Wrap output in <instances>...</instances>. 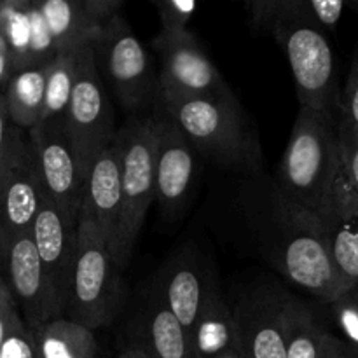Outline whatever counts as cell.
Segmentation results:
<instances>
[{"mask_svg":"<svg viewBox=\"0 0 358 358\" xmlns=\"http://www.w3.org/2000/svg\"><path fill=\"white\" fill-rule=\"evenodd\" d=\"M243 212L259 252L289 282L325 304L343 296L318 213L261 178L243 192Z\"/></svg>","mask_w":358,"mask_h":358,"instance_id":"6da1fadb","label":"cell"},{"mask_svg":"<svg viewBox=\"0 0 358 358\" xmlns=\"http://www.w3.org/2000/svg\"><path fill=\"white\" fill-rule=\"evenodd\" d=\"M245 9L252 24L273 35L285 51L299 107L339 115L334 52L325 31L310 21L306 0H250Z\"/></svg>","mask_w":358,"mask_h":358,"instance_id":"7a4b0ae2","label":"cell"},{"mask_svg":"<svg viewBox=\"0 0 358 358\" xmlns=\"http://www.w3.org/2000/svg\"><path fill=\"white\" fill-rule=\"evenodd\" d=\"M154 112L170 117L194 150L219 166L250 175L261 173V142L233 93L210 96L157 91Z\"/></svg>","mask_w":358,"mask_h":358,"instance_id":"3957f363","label":"cell"},{"mask_svg":"<svg viewBox=\"0 0 358 358\" xmlns=\"http://www.w3.org/2000/svg\"><path fill=\"white\" fill-rule=\"evenodd\" d=\"M338 115L299 107L276 175L282 194L322 213L341 171Z\"/></svg>","mask_w":358,"mask_h":358,"instance_id":"277c9868","label":"cell"},{"mask_svg":"<svg viewBox=\"0 0 358 358\" xmlns=\"http://www.w3.org/2000/svg\"><path fill=\"white\" fill-rule=\"evenodd\" d=\"M121 271L96 226L79 219L63 317L91 331L114 324L124 299Z\"/></svg>","mask_w":358,"mask_h":358,"instance_id":"5b68a950","label":"cell"},{"mask_svg":"<svg viewBox=\"0 0 358 358\" xmlns=\"http://www.w3.org/2000/svg\"><path fill=\"white\" fill-rule=\"evenodd\" d=\"M115 143L121 164L124 213L114 259L124 269L131 259L150 205L156 201V122L152 115L131 117L119 128Z\"/></svg>","mask_w":358,"mask_h":358,"instance_id":"8992f818","label":"cell"},{"mask_svg":"<svg viewBox=\"0 0 358 358\" xmlns=\"http://www.w3.org/2000/svg\"><path fill=\"white\" fill-rule=\"evenodd\" d=\"M91 48L98 69L105 72L122 107L138 112L150 103L154 105L157 79L152 62L122 14L105 24L101 37Z\"/></svg>","mask_w":358,"mask_h":358,"instance_id":"52a82bcc","label":"cell"},{"mask_svg":"<svg viewBox=\"0 0 358 358\" xmlns=\"http://www.w3.org/2000/svg\"><path fill=\"white\" fill-rule=\"evenodd\" d=\"M42 192L69 219L79 222L86 171L77 157L65 115L45 119L28 131Z\"/></svg>","mask_w":358,"mask_h":358,"instance_id":"ba28073f","label":"cell"},{"mask_svg":"<svg viewBox=\"0 0 358 358\" xmlns=\"http://www.w3.org/2000/svg\"><path fill=\"white\" fill-rule=\"evenodd\" d=\"M66 126L84 171L98 152L110 145L117 136L115 114L107 96L100 69L91 45L80 49L76 84L69 108Z\"/></svg>","mask_w":358,"mask_h":358,"instance_id":"9c48e42d","label":"cell"},{"mask_svg":"<svg viewBox=\"0 0 358 358\" xmlns=\"http://www.w3.org/2000/svg\"><path fill=\"white\" fill-rule=\"evenodd\" d=\"M0 262L3 282L28 329L34 331L62 317V308L38 257L31 229L0 240Z\"/></svg>","mask_w":358,"mask_h":358,"instance_id":"30bf717a","label":"cell"},{"mask_svg":"<svg viewBox=\"0 0 358 358\" xmlns=\"http://www.w3.org/2000/svg\"><path fill=\"white\" fill-rule=\"evenodd\" d=\"M42 196L28 133L10 124L0 156V240L31 229Z\"/></svg>","mask_w":358,"mask_h":358,"instance_id":"8fae6325","label":"cell"},{"mask_svg":"<svg viewBox=\"0 0 358 358\" xmlns=\"http://www.w3.org/2000/svg\"><path fill=\"white\" fill-rule=\"evenodd\" d=\"M152 45L161 56L157 91L210 96L231 93L217 66L189 30L173 35L159 34Z\"/></svg>","mask_w":358,"mask_h":358,"instance_id":"7c38bea8","label":"cell"},{"mask_svg":"<svg viewBox=\"0 0 358 358\" xmlns=\"http://www.w3.org/2000/svg\"><path fill=\"white\" fill-rule=\"evenodd\" d=\"M283 290H259L233 308L236 348L241 358H287L285 301Z\"/></svg>","mask_w":358,"mask_h":358,"instance_id":"4fadbf2b","label":"cell"},{"mask_svg":"<svg viewBox=\"0 0 358 358\" xmlns=\"http://www.w3.org/2000/svg\"><path fill=\"white\" fill-rule=\"evenodd\" d=\"M122 213L124 201L121 187V164L117 143L114 140L110 145L98 152L87 166L79 219L94 224L107 241L112 255H115L121 236Z\"/></svg>","mask_w":358,"mask_h":358,"instance_id":"5bb4252c","label":"cell"},{"mask_svg":"<svg viewBox=\"0 0 358 358\" xmlns=\"http://www.w3.org/2000/svg\"><path fill=\"white\" fill-rule=\"evenodd\" d=\"M156 122V201L164 215H175L187 201L196 175L194 147L166 115L152 112Z\"/></svg>","mask_w":358,"mask_h":358,"instance_id":"9a60e30c","label":"cell"},{"mask_svg":"<svg viewBox=\"0 0 358 358\" xmlns=\"http://www.w3.org/2000/svg\"><path fill=\"white\" fill-rule=\"evenodd\" d=\"M329 252L343 294L358 287V192L341 168L322 213Z\"/></svg>","mask_w":358,"mask_h":358,"instance_id":"2e32d148","label":"cell"},{"mask_svg":"<svg viewBox=\"0 0 358 358\" xmlns=\"http://www.w3.org/2000/svg\"><path fill=\"white\" fill-rule=\"evenodd\" d=\"M77 229L79 222L69 219L55 203L42 196L41 206L31 224V236L49 283L62 308V317L65 311L70 275L76 259Z\"/></svg>","mask_w":358,"mask_h":358,"instance_id":"e0dca14e","label":"cell"},{"mask_svg":"<svg viewBox=\"0 0 358 358\" xmlns=\"http://www.w3.org/2000/svg\"><path fill=\"white\" fill-rule=\"evenodd\" d=\"M213 283L215 282L210 278L205 268L199 266L192 252L177 255L164 268L163 280H159L156 294L180 322L187 336L198 322Z\"/></svg>","mask_w":358,"mask_h":358,"instance_id":"ac0fdd59","label":"cell"},{"mask_svg":"<svg viewBox=\"0 0 358 358\" xmlns=\"http://www.w3.org/2000/svg\"><path fill=\"white\" fill-rule=\"evenodd\" d=\"M149 358H192L191 341L180 322L164 306L156 290L135 320V339Z\"/></svg>","mask_w":358,"mask_h":358,"instance_id":"d6986e66","label":"cell"},{"mask_svg":"<svg viewBox=\"0 0 358 358\" xmlns=\"http://www.w3.org/2000/svg\"><path fill=\"white\" fill-rule=\"evenodd\" d=\"M192 358H222L236 350L234 311L220 294L217 283L210 289L198 322L189 332Z\"/></svg>","mask_w":358,"mask_h":358,"instance_id":"ffe728a7","label":"cell"},{"mask_svg":"<svg viewBox=\"0 0 358 358\" xmlns=\"http://www.w3.org/2000/svg\"><path fill=\"white\" fill-rule=\"evenodd\" d=\"M42 17L55 41L56 51L94 45L105 27L91 20L80 0H44L38 2Z\"/></svg>","mask_w":358,"mask_h":358,"instance_id":"44dd1931","label":"cell"},{"mask_svg":"<svg viewBox=\"0 0 358 358\" xmlns=\"http://www.w3.org/2000/svg\"><path fill=\"white\" fill-rule=\"evenodd\" d=\"M31 331V329H30ZM37 358H96L98 339L94 331L58 317L31 331Z\"/></svg>","mask_w":358,"mask_h":358,"instance_id":"7402d4cb","label":"cell"},{"mask_svg":"<svg viewBox=\"0 0 358 358\" xmlns=\"http://www.w3.org/2000/svg\"><path fill=\"white\" fill-rule=\"evenodd\" d=\"M45 79H48V65L13 73L7 83V91L3 96H6L10 122L27 133L42 121Z\"/></svg>","mask_w":358,"mask_h":358,"instance_id":"603a6c76","label":"cell"},{"mask_svg":"<svg viewBox=\"0 0 358 358\" xmlns=\"http://www.w3.org/2000/svg\"><path fill=\"white\" fill-rule=\"evenodd\" d=\"M287 358H324L329 331L313 310L294 296L285 301Z\"/></svg>","mask_w":358,"mask_h":358,"instance_id":"cb8c5ba5","label":"cell"},{"mask_svg":"<svg viewBox=\"0 0 358 358\" xmlns=\"http://www.w3.org/2000/svg\"><path fill=\"white\" fill-rule=\"evenodd\" d=\"M30 9L31 2L28 0H6L0 10V35L9 48L13 73L30 69Z\"/></svg>","mask_w":358,"mask_h":358,"instance_id":"d4e9b609","label":"cell"},{"mask_svg":"<svg viewBox=\"0 0 358 358\" xmlns=\"http://www.w3.org/2000/svg\"><path fill=\"white\" fill-rule=\"evenodd\" d=\"M80 49H63V51H58L48 65L42 121L65 115L70 103V96H72L73 84H76Z\"/></svg>","mask_w":358,"mask_h":358,"instance_id":"484cf974","label":"cell"},{"mask_svg":"<svg viewBox=\"0 0 358 358\" xmlns=\"http://www.w3.org/2000/svg\"><path fill=\"white\" fill-rule=\"evenodd\" d=\"M341 341L352 355L358 358V287L343 294L334 303L327 304Z\"/></svg>","mask_w":358,"mask_h":358,"instance_id":"4316f807","label":"cell"},{"mask_svg":"<svg viewBox=\"0 0 358 358\" xmlns=\"http://www.w3.org/2000/svg\"><path fill=\"white\" fill-rule=\"evenodd\" d=\"M161 21V34L173 35L189 30L192 16L196 14L198 3L192 0H163L154 3Z\"/></svg>","mask_w":358,"mask_h":358,"instance_id":"83f0119b","label":"cell"},{"mask_svg":"<svg viewBox=\"0 0 358 358\" xmlns=\"http://www.w3.org/2000/svg\"><path fill=\"white\" fill-rule=\"evenodd\" d=\"M338 138L339 152H341L343 170L352 182L353 189L358 192V129L338 115Z\"/></svg>","mask_w":358,"mask_h":358,"instance_id":"f1b7e54d","label":"cell"},{"mask_svg":"<svg viewBox=\"0 0 358 358\" xmlns=\"http://www.w3.org/2000/svg\"><path fill=\"white\" fill-rule=\"evenodd\" d=\"M0 358H37L34 336L21 317L10 329L9 336L0 350Z\"/></svg>","mask_w":358,"mask_h":358,"instance_id":"f546056e","label":"cell"},{"mask_svg":"<svg viewBox=\"0 0 358 358\" xmlns=\"http://www.w3.org/2000/svg\"><path fill=\"white\" fill-rule=\"evenodd\" d=\"M339 119L348 122L358 129V45L353 52L352 65H350L348 79L341 91L339 100Z\"/></svg>","mask_w":358,"mask_h":358,"instance_id":"4dcf8cb0","label":"cell"},{"mask_svg":"<svg viewBox=\"0 0 358 358\" xmlns=\"http://www.w3.org/2000/svg\"><path fill=\"white\" fill-rule=\"evenodd\" d=\"M346 2L343 0H310L311 21L322 31L334 30L341 21Z\"/></svg>","mask_w":358,"mask_h":358,"instance_id":"1f68e13d","label":"cell"},{"mask_svg":"<svg viewBox=\"0 0 358 358\" xmlns=\"http://www.w3.org/2000/svg\"><path fill=\"white\" fill-rule=\"evenodd\" d=\"M20 317V310H17L16 303H14L13 294H10L6 282H3L0 285V350H2L10 329H13V325L16 324Z\"/></svg>","mask_w":358,"mask_h":358,"instance_id":"d6a6232c","label":"cell"},{"mask_svg":"<svg viewBox=\"0 0 358 358\" xmlns=\"http://www.w3.org/2000/svg\"><path fill=\"white\" fill-rule=\"evenodd\" d=\"M87 16L98 24H108L114 17L121 16L122 0H80Z\"/></svg>","mask_w":358,"mask_h":358,"instance_id":"836d02e7","label":"cell"},{"mask_svg":"<svg viewBox=\"0 0 358 358\" xmlns=\"http://www.w3.org/2000/svg\"><path fill=\"white\" fill-rule=\"evenodd\" d=\"M324 358H355L352 355L345 343L339 339V336H334L329 332L327 343H325V355Z\"/></svg>","mask_w":358,"mask_h":358,"instance_id":"e575fe53","label":"cell"},{"mask_svg":"<svg viewBox=\"0 0 358 358\" xmlns=\"http://www.w3.org/2000/svg\"><path fill=\"white\" fill-rule=\"evenodd\" d=\"M10 124H13V122H10L9 110H7L6 96H3V94H0V156H2L3 149H6Z\"/></svg>","mask_w":358,"mask_h":358,"instance_id":"d590c367","label":"cell"},{"mask_svg":"<svg viewBox=\"0 0 358 358\" xmlns=\"http://www.w3.org/2000/svg\"><path fill=\"white\" fill-rule=\"evenodd\" d=\"M13 77V70H10V52L7 48L6 38L0 35V86L3 83H9V79Z\"/></svg>","mask_w":358,"mask_h":358,"instance_id":"8d00e7d4","label":"cell"},{"mask_svg":"<svg viewBox=\"0 0 358 358\" xmlns=\"http://www.w3.org/2000/svg\"><path fill=\"white\" fill-rule=\"evenodd\" d=\"M117 358H149V355L145 353V350L142 346H138L136 343H129L121 353H119Z\"/></svg>","mask_w":358,"mask_h":358,"instance_id":"74e56055","label":"cell"},{"mask_svg":"<svg viewBox=\"0 0 358 358\" xmlns=\"http://www.w3.org/2000/svg\"><path fill=\"white\" fill-rule=\"evenodd\" d=\"M222 358H241V357H240V353H238V348H236V350H233L231 353H227V355L222 357Z\"/></svg>","mask_w":358,"mask_h":358,"instance_id":"f35d334b","label":"cell"},{"mask_svg":"<svg viewBox=\"0 0 358 358\" xmlns=\"http://www.w3.org/2000/svg\"><path fill=\"white\" fill-rule=\"evenodd\" d=\"M350 7H352V9L355 10V13L358 14V2H353V3H350Z\"/></svg>","mask_w":358,"mask_h":358,"instance_id":"ab89813d","label":"cell"},{"mask_svg":"<svg viewBox=\"0 0 358 358\" xmlns=\"http://www.w3.org/2000/svg\"><path fill=\"white\" fill-rule=\"evenodd\" d=\"M3 283V275H2V262H0V285Z\"/></svg>","mask_w":358,"mask_h":358,"instance_id":"60d3db41","label":"cell"},{"mask_svg":"<svg viewBox=\"0 0 358 358\" xmlns=\"http://www.w3.org/2000/svg\"><path fill=\"white\" fill-rule=\"evenodd\" d=\"M2 6H3V2H0V10H2Z\"/></svg>","mask_w":358,"mask_h":358,"instance_id":"b9f144b4","label":"cell"}]
</instances>
